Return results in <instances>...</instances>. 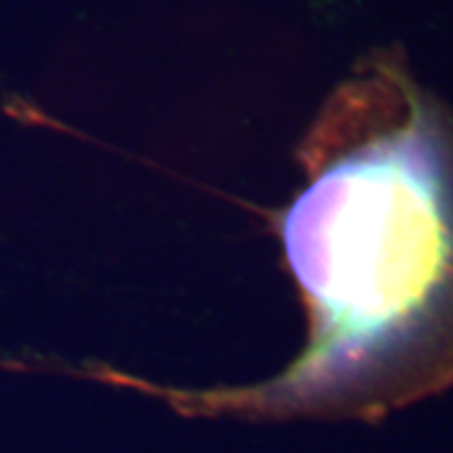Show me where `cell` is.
I'll use <instances>...</instances> for the list:
<instances>
[{"label": "cell", "instance_id": "6da1fadb", "mask_svg": "<svg viewBox=\"0 0 453 453\" xmlns=\"http://www.w3.org/2000/svg\"><path fill=\"white\" fill-rule=\"evenodd\" d=\"M282 244L308 310L305 350L247 388H157L184 416L357 418L453 386V113L378 65L310 134Z\"/></svg>", "mask_w": 453, "mask_h": 453}]
</instances>
